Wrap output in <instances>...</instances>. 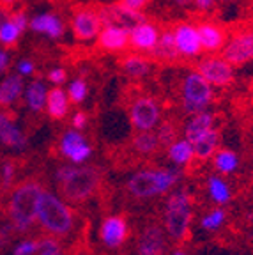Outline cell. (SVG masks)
I'll use <instances>...</instances> for the list:
<instances>
[{
	"label": "cell",
	"instance_id": "f6af8a7d",
	"mask_svg": "<svg viewBox=\"0 0 253 255\" xmlns=\"http://www.w3.org/2000/svg\"><path fill=\"white\" fill-rule=\"evenodd\" d=\"M9 62H11V59H9V53L5 52L4 48H0V75L7 71Z\"/></svg>",
	"mask_w": 253,
	"mask_h": 255
},
{
	"label": "cell",
	"instance_id": "7a4b0ae2",
	"mask_svg": "<svg viewBox=\"0 0 253 255\" xmlns=\"http://www.w3.org/2000/svg\"><path fill=\"white\" fill-rule=\"evenodd\" d=\"M44 193L37 179H25L16 184L7 202V216L18 232H27L37 220V206Z\"/></svg>",
	"mask_w": 253,
	"mask_h": 255
},
{
	"label": "cell",
	"instance_id": "7402d4cb",
	"mask_svg": "<svg viewBox=\"0 0 253 255\" xmlns=\"http://www.w3.org/2000/svg\"><path fill=\"white\" fill-rule=\"evenodd\" d=\"M30 28L37 34H46L48 37H60L64 34V25L60 21V18L53 12H43L37 14L36 18H32Z\"/></svg>",
	"mask_w": 253,
	"mask_h": 255
},
{
	"label": "cell",
	"instance_id": "60d3db41",
	"mask_svg": "<svg viewBox=\"0 0 253 255\" xmlns=\"http://www.w3.org/2000/svg\"><path fill=\"white\" fill-rule=\"evenodd\" d=\"M11 18L12 21H14L16 25H18V28H20L21 32L27 28L28 21H27V14H25V11H16V12H11Z\"/></svg>",
	"mask_w": 253,
	"mask_h": 255
},
{
	"label": "cell",
	"instance_id": "5bb4252c",
	"mask_svg": "<svg viewBox=\"0 0 253 255\" xmlns=\"http://www.w3.org/2000/svg\"><path fill=\"white\" fill-rule=\"evenodd\" d=\"M175 46L179 50V55L197 57L202 53V43L198 36L197 25L191 23H177L174 27Z\"/></svg>",
	"mask_w": 253,
	"mask_h": 255
},
{
	"label": "cell",
	"instance_id": "d6a6232c",
	"mask_svg": "<svg viewBox=\"0 0 253 255\" xmlns=\"http://www.w3.org/2000/svg\"><path fill=\"white\" fill-rule=\"evenodd\" d=\"M87 94H89V85L83 78L73 80L69 89H67V98H69V101L75 105L82 103V101L87 98Z\"/></svg>",
	"mask_w": 253,
	"mask_h": 255
},
{
	"label": "cell",
	"instance_id": "f35d334b",
	"mask_svg": "<svg viewBox=\"0 0 253 255\" xmlns=\"http://www.w3.org/2000/svg\"><path fill=\"white\" fill-rule=\"evenodd\" d=\"M150 2H152V0H117L115 4H119L121 7L131 9V11H142Z\"/></svg>",
	"mask_w": 253,
	"mask_h": 255
},
{
	"label": "cell",
	"instance_id": "f1b7e54d",
	"mask_svg": "<svg viewBox=\"0 0 253 255\" xmlns=\"http://www.w3.org/2000/svg\"><path fill=\"white\" fill-rule=\"evenodd\" d=\"M168 158L177 165H186L190 163L191 159L195 158V151H193V143L190 140L182 138V140H175L172 145H168Z\"/></svg>",
	"mask_w": 253,
	"mask_h": 255
},
{
	"label": "cell",
	"instance_id": "4dcf8cb0",
	"mask_svg": "<svg viewBox=\"0 0 253 255\" xmlns=\"http://www.w3.org/2000/svg\"><path fill=\"white\" fill-rule=\"evenodd\" d=\"M214 167L223 174H229L238 167V154L229 149H218L214 152Z\"/></svg>",
	"mask_w": 253,
	"mask_h": 255
},
{
	"label": "cell",
	"instance_id": "d4e9b609",
	"mask_svg": "<svg viewBox=\"0 0 253 255\" xmlns=\"http://www.w3.org/2000/svg\"><path fill=\"white\" fill-rule=\"evenodd\" d=\"M21 91H23V76L20 73L5 76L0 82V108L11 107L21 96Z\"/></svg>",
	"mask_w": 253,
	"mask_h": 255
},
{
	"label": "cell",
	"instance_id": "e0dca14e",
	"mask_svg": "<svg viewBox=\"0 0 253 255\" xmlns=\"http://www.w3.org/2000/svg\"><path fill=\"white\" fill-rule=\"evenodd\" d=\"M101 241L108 248H119L127 239V223L123 216H108L101 223Z\"/></svg>",
	"mask_w": 253,
	"mask_h": 255
},
{
	"label": "cell",
	"instance_id": "9c48e42d",
	"mask_svg": "<svg viewBox=\"0 0 253 255\" xmlns=\"http://www.w3.org/2000/svg\"><path fill=\"white\" fill-rule=\"evenodd\" d=\"M195 71L200 73L204 78L214 87H227L234 82V66L222 55L206 57L197 64Z\"/></svg>",
	"mask_w": 253,
	"mask_h": 255
},
{
	"label": "cell",
	"instance_id": "c3c4849f",
	"mask_svg": "<svg viewBox=\"0 0 253 255\" xmlns=\"http://www.w3.org/2000/svg\"><path fill=\"white\" fill-rule=\"evenodd\" d=\"M177 5H190L191 4V0H174Z\"/></svg>",
	"mask_w": 253,
	"mask_h": 255
},
{
	"label": "cell",
	"instance_id": "e575fe53",
	"mask_svg": "<svg viewBox=\"0 0 253 255\" xmlns=\"http://www.w3.org/2000/svg\"><path fill=\"white\" fill-rule=\"evenodd\" d=\"M37 255H64L62 247L57 241L55 236H50V238H43L39 239V250H37Z\"/></svg>",
	"mask_w": 253,
	"mask_h": 255
},
{
	"label": "cell",
	"instance_id": "2e32d148",
	"mask_svg": "<svg viewBox=\"0 0 253 255\" xmlns=\"http://www.w3.org/2000/svg\"><path fill=\"white\" fill-rule=\"evenodd\" d=\"M197 30H198V36H200L202 52H207V53L222 52V48L227 43L225 28L220 27L218 23L204 21V23L197 25Z\"/></svg>",
	"mask_w": 253,
	"mask_h": 255
},
{
	"label": "cell",
	"instance_id": "4fadbf2b",
	"mask_svg": "<svg viewBox=\"0 0 253 255\" xmlns=\"http://www.w3.org/2000/svg\"><path fill=\"white\" fill-rule=\"evenodd\" d=\"M159 34H161V30L158 25L150 23L147 20L142 21L129 30V48L140 53H150L158 43Z\"/></svg>",
	"mask_w": 253,
	"mask_h": 255
},
{
	"label": "cell",
	"instance_id": "d6986e66",
	"mask_svg": "<svg viewBox=\"0 0 253 255\" xmlns=\"http://www.w3.org/2000/svg\"><path fill=\"white\" fill-rule=\"evenodd\" d=\"M0 143L12 149H21L27 143L25 135L16 126V116L12 112H0Z\"/></svg>",
	"mask_w": 253,
	"mask_h": 255
},
{
	"label": "cell",
	"instance_id": "bcb514c9",
	"mask_svg": "<svg viewBox=\"0 0 253 255\" xmlns=\"http://www.w3.org/2000/svg\"><path fill=\"white\" fill-rule=\"evenodd\" d=\"M16 2H18V0H0V12H5V14H9V12H11V9L14 7Z\"/></svg>",
	"mask_w": 253,
	"mask_h": 255
},
{
	"label": "cell",
	"instance_id": "52a82bcc",
	"mask_svg": "<svg viewBox=\"0 0 253 255\" xmlns=\"http://www.w3.org/2000/svg\"><path fill=\"white\" fill-rule=\"evenodd\" d=\"M161 110L152 96L142 94L134 98L129 105V121L136 131H150L159 123Z\"/></svg>",
	"mask_w": 253,
	"mask_h": 255
},
{
	"label": "cell",
	"instance_id": "3957f363",
	"mask_svg": "<svg viewBox=\"0 0 253 255\" xmlns=\"http://www.w3.org/2000/svg\"><path fill=\"white\" fill-rule=\"evenodd\" d=\"M37 222L48 234L64 238L75 227V213L62 199L44 191L37 206Z\"/></svg>",
	"mask_w": 253,
	"mask_h": 255
},
{
	"label": "cell",
	"instance_id": "7c38bea8",
	"mask_svg": "<svg viewBox=\"0 0 253 255\" xmlns=\"http://www.w3.org/2000/svg\"><path fill=\"white\" fill-rule=\"evenodd\" d=\"M96 46L108 53H119L129 48V30L117 25H103L96 37Z\"/></svg>",
	"mask_w": 253,
	"mask_h": 255
},
{
	"label": "cell",
	"instance_id": "1f68e13d",
	"mask_svg": "<svg viewBox=\"0 0 253 255\" xmlns=\"http://www.w3.org/2000/svg\"><path fill=\"white\" fill-rule=\"evenodd\" d=\"M209 195L213 200H216L218 204H225L230 200V190L222 179H218V177H211L209 183Z\"/></svg>",
	"mask_w": 253,
	"mask_h": 255
},
{
	"label": "cell",
	"instance_id": "44dd1931",
	"mask_svg": "<svg viewBox=\"0 0 253 255\" xmlns=\"http://www.w3.org/2000/svg\"><path fill=\"white\" fill-rule=\"evenodd\" d=\"M150 59L161 60V62H172L179 57V50L175 46V37H174V28H165L159 34V39L156 46L152 48V52L149 53Z\"/></svg>",
	"mask_w": 253,
	"mask_h": 255
},
{
	"label": "cell",
	"instance_id": "7bdbcfd3",
	"mask_svg": "<svg viewBox=\"0 0 253 255\" xmlns=\"http://www.w3.org/2000/svg\"><path fill=\"white\" fill-rule=\"evenodd\" d=\"M191 4L198 9V11H211L216 4V0H191Z\"/></svg>",
	"mask_w": 253,
	"mask_h": 255
},
{
	"label": "cell",
	"instance_id": "484cf974",
	"mask_svg": "<svg viewBox=\"0 0 253 255\" xmlns=\"http://www.w3.org/2000/svg\"><path fill=\"white\" fill-rule=\"evenodd\" d=\"M220 140H222V135L218 129H211L207 131L204 136L197 140L193 143V151H195V158L200 159V161H207L211 156H214V152L218 151V145H220Z\"/></svg>",
	"mask_w": 253,
	"mask_h": 255
},
{
	"label": "cell",
	"instance_id": "4316f807",
	"mask_svg": "<svg viewBox=\"0 0 253 255\" xmlns=\"http://www.w3.org/2000/svg\"><path fill=\"white\" fill-rule=\"evenodd\" d=\"M161 147L159 138L152 131H138L131 140V149L140 156H150L154 154Z\"/></svg>",
	"mask_w": 253,
	"mask_h": 255
},
{
	"label": "cell",
	"instance_id": "7dc6e473",
	"mask_svg": "<svg viewBox=\"0 0 253 255\" xmlns=\"http://www.w3.org/2000/svg\"><path fill=\"white\" fill-rule=\"evenodd\" d=\"M5 241H7V231L0 227V247H4Z\"/></svg>",
	"mask_w": 253,
	"mask_h": 255
},
{
	"label": "cell",
	"instance_id": "d590c367",
	"mask_svg": "<svg viewBox=\"0 0 253 255\" xmlns=\"http://www.w3.org/2000/svg\"><path fill=\"white\" fill-rule=\"evenodd\" d=\"M16 175V165L12 161H5L0 168V183H2V190H9L14 183Z\"/></svg>",
	"mask_w": 253,
	"mask_h": 255
},
{
	"label": "cell",
	"instance_id": "cb8c5ba5",
	"mask_svg": "<svg viewBox=\"0 0 253 255\" xmlns=\"http://www.w3.org/2000/svg\"><path fill=\"white\" fill-rule=\"evenodd\" d=\"M46 110H48V116L52 117L53 121H62L67 116L69 98H67V92H64V89H60L59 85H55L53 89L48 91Z\"/></svg>",
	"mask_w": 253,
	"mask_h": 255
},
{
	"label": "cell",
	"instance_id": "9a60e30c",
	"mask_svg": "<svg viewBox=\"0 0 253 255\" xmlns=\"http://www.w3.org/2000/svg\"><path fill=\"white\" fill-rule=\"evenodd\" d=\"M60 152L67 159H71L73 163H83L91 156L92 149L87 143V140L78 133V129H75V131H67L62 136V140H60Z\"/></svg>",
	"mask_w": 253,
	"mask_h": 255
},
{
	"label": "cell",
	"instance_id": "f546056e",
	"mask_svg": "<svg viewBox=\"0 0 253 255\" xmlns=\"http://www.w3.org/2000/svg\"><path fill=\"white\" fill-rule=\"evenodd\" d=\"M0 44L4 46H12L16 44L18 37L21 36V30L18 28V25L12 21L11 14H5V12H0Z\"/></svg>",
	"mask_w": 253,
	"mask_h": 255
},
{
	"label": "cell",
	"instance_id": "8fae6325",
	"mask_svg": "<svg viewBox=\"0 0 253 255\" xmlns=\"http://www.w3.org/2000/svg\"><path fill=\"white\" fill-rule=\"evenodd\" d=\"M98 11L103 25H117V27H124L127 30L147 20V16L142 11H131V9L121 7L119 4L99 5Z\"/></svg>",
	"mask_w": 253,
	"mask_h": 255
},
{
	"label": "cell",
	"instance_id": "83f0119b",
	"mask_svg": "<svg viewBox=\"0 0 253 255\" xmlns=\"http://www.w3.org/2000/svg\"><path fill=\"white\" fill-rule=\"evenodd\" d=\"M46 85L41 80H34L32 84H28L27 92H25V100H27L28 108L32 112H41L46 107Z\"/></svg>",
	"mask_w": 253,
	"mask_h": 255
},
{
	"label": "cell",
	"instance_id": "ee69618b",
	"mask_svg": "<svg viewBox=\"0 0 253 255\" xmlns=\"http://www.w3.org/2000/svg\"><path fill=\"white\" fill-rule=\"evenodd\" d=\"M18 73H20L21 76L32 75V73H34V64H32L30 60H21V62L18 64Z\"/></svg>",
	"mask_w": 253,
	"mask_h": 255
},
{
	"label": "cell",
	"instance_id": "6da1fadb",
	"mask_svg": "<svg viewBox=\"0 0 253 255\" xmlns=\"http://www.w3.org/2000/svg\"><path fill=\"white\" fill-rule=\"evenodd\" d=\"M59 183V193L64 200L73 204H82L92 199L103 184L105 174L96 165L73 167L64 165L55 174Z\"/></svg>",
	"mask_w": 253,
	"mask_h": 255
},
{
	"label": "cell",
	"instance_id": "5b68a950",
	"mask_svg": "<svg viewBox=\"0 0 253 255\" xmlns=\"http://www.w3.org/2000/svg\"><path fill=\"white\" fill-rule=\"evenodd\" d=\"M191 197L184 191H177L166 200L165 206V227L175 241H184L190 234V223L193 216Z\"/></svg>",
	"mask_w": 253,
	"mask_h": 255
},
{
	"label": "cell",
	"instance_id": "ac0fdd59",
	"mask_svg": "<svg viewBox=\"0 0 253 255\" xmlns=\"http://www.w3.org/2000/svg\"><path fill=\"white\" fill-rule=\"evenodd\" d=\"M165 250V232L159 225L152 223L142 231L136 245L138 255H161Z\"/></svg>",
	"mask_w": 253,
	"mask_h": 255
},
{
	"label": "cell",
	"instance_id": "ba28073f",
	"mask_svg": "<svg viewBox=\"0 0 253 255\" xmlns=\"http://www.w3.org/2000/svg\"><path fill=\"white\" fill-rule=\"evenodd\" d=\"M101 28H103V23H101V18H99L98 7L82 5V7H76L73 11L71 30L73 36L78 41L96 39Z\"/></svg>",
	"mask_w": 253,
	"mask_h": 255
},
{
	"label": "cell",
	"instance_id": "30bf717a",
	"mask_svg": "<svg viewBox=\"0 0 253 255\" xmlns=\"http://www.w3.org/2000/svg\"><path fill=\"white\" fill-rule=\"evenodd\" d=\"M222 57L232 66H243L253 60V30L238 32L227 39L225 46L222 48Z\"/></svg>",
	"mask_w": 253,
	"mask_h": 255
},
{
	"label": "cell",
	"instance_id": "b9f144b4",
	"mask_svg": "<svg viewBox=\"0 0 253 255\" xmlns=\"http://www.w3.org/2000/svg\"><path fill=\"white\" fill-rule=\"evenodd\" d=\"M87 124V114L85 112H76L75 117H73V128L75 129H83Z\"/></svg>",
	"mask_w": 253,
	"mask_h": 255
},
{
	"label": "cell",
	"instance_id": "8d00e7d4",
	"mask_svg": "<svg viewBox=\"0 0 253 255\" xmlns=\"http://www.w3.org/2000/svg\"><path fill=\"white\" fill-rule=\"evenodd\" d=\"M223 220H225V213H223L222 209H214V211L207 213V215L204 216L202 227L206 229V231H214V229H218L222 225Z\"/></svg>",
	"mask_w": 253,
	"mask_h": 255
},
{
	"label": "cell",
	"instance_id": "277c9868",
	"mask_svg": "<svg viewBox=\"0 0 253 255\" xmlns=\"http://www.w3.org/2000/svg\"><path fill=\"white\" fill-rule=\"evenodd\" d=\"M177 183V174L166 168H150L140 170L127 181V191L136 199H149L159 195L163 191L170 190Z\"/></svg>",
	"mask_w": 253,
	"mask_h": 255
},
{
	"label": "cell",
	"instance_id": "74e56055",
	"mask_svg": "<svg viewBox=\"0 0 253 255\" xmlns=\"http://www.w3.org/2000/svg\"><path fill=\"white\" fill-rule=\"evenodd\" d=\"M37 250H39V241L37 239H25V241L16 245L12 255H34Z\"/></svg>",
	"mask_w": 253,
	"mask_h": 255
},
{
	"label": "cell",
	"instance_id": "ab89813d",
	"mask_svg": "<svg viewBox=\"0 0 253 255\" xmlns=\"http://www.w3.org/2000/svg\"><path fill=\"white\" fill-rule=\"evenodd\" d=\"M66 78H67V71L62 68H55L48 73V80H50L53 85H62L64 82H66Z\"/></svg>",
	"mask_w": 253,
	"mask_h": 255
},
{
	"label": "cell",
	"instance_id": "8992f818",
	"mask_svg": "<svg viewBox=\"0 0 253 255\" xmlns=\"http://www.w3.org/2000/svg\"><path fill=\"white\" fill-rule=\"evenodd\" d=\"M182 108L188 114H198L213 101V85L198 71H191L181 85Z\"/></svg>",
	"mask_w": 253,
	"mask_h": 255
},
{
	"label": "cell",
	"instance_id": "681fc988",
	"mask_svg": "<svg viewBox=\"0 0 253 255\" xmlns=\"http://www.w3.org/2000/svg\"><path fill=\"white\" fill-rule=\"evenodd\" d=\"M174 255H186V254H184V252H175Z\"/></svg>",
	"mask_w": 253,
	"mask_h": 255
},
{
	"label": "cell",
	"instance_id": "ffe728a7",
	"mask_svg": "<svg viewBox=\"0 0 253 255\" xmlns=\"http://www.w3.org/2000/svg\"><path fill=\"white\" fill-rule=\"evenodd\" d=\"M119 68L129 78H143L150 73L152 64H150L149 55H142L140 52H134L121 57Z\"/></svg>",
	"mask_w": 253,
	"mask_h": 255
},
{
	"label": "cell",
	"instance_id": "836d02e7",
	"mask_svg": "<svg viewBox=\"0 0 253 255\" xmlns=\"http://www.w3.org/2000/svg\"><path fill=\"white\" fill-rule=\"evenodd\" d=\"M159 138V143H161V147H168V145H172V143L177 140V126H175L174 123H163L161 126H159V131L156 133Z\"/></svg>",
	"mask_w": 253,
	"mask_h": 255
},
{
	"label": "cell",
	"instance_id": "f907efd6",
	"mask_svg": "<svg viewBox=\"0 0 253 255\" xmlns=\"http://www.w3.org/2000/svg\"><path fill=\"white\" fill-rule=\"evenodd\" d=\"M220 2H230V0H220Z\"/></svg>",
	"mask_w": 253,
	"mask_h": 255
},
{
	"label": "cell",
	"instance_id": "603a6c76",
	"mask_svg": "<svg viewBox=\"0 0 253 255\" xmlns=\"http://www.w3.org/2000/svg\"><path fill=\"white\" fill-rule=\"evenodd\" d=\"M214 128V116L207 112H198L193 114V119L186 124L184 128V138L190 140L191 143L197 142L200 136H204L207 131Z\"/></svg>",
	"mask_w": 253,
	"mask_h": 255
}]
</instances>
